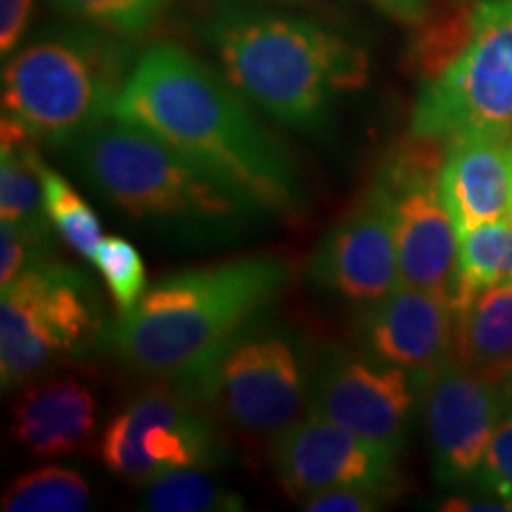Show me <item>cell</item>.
Segmentation results:
<instances>
[{
  "instance_id": "obj_5",
  "label": "cell",
  "mask_w": 512,
  "mask_h": 512,
  "mask_svg": "<svg viewBox=\"0 0 512 512\" xmlns=\"http://www.w3.org/2000/svg\"><path fill=\"white\" fill-rule=\"evenodd\" d=\"M76 169L131 221L230 235L264 211L131 121L107 117L72 143Z\"/></svg>"
},
{
  "instance_id": "obj_18",
  "label": "cell",
  "mask_w": 512,
  "mask_h": 512,
  "mask_svg": "<svg viewBox=\"0 0 512 512\" xmlns=\"http://www.w3.org/2000/svg\"><path fill=\"white\" fill-rule=\"evenodd\" d=\"M453 309V358L491 380H508L512 375V285L486 287Z\"/></svg>"
},
{
  "instance_id": "obj_15",
  "label": "cell",
  "mask_w": 512,
  "mask_h": 512,
  "mask_svg": "<svg viewBox=\"0 0 512 512\" xmlns=\"http://www.w3.org/2000/svg\"><path fill=\"white\" fill-rule=\"evenodd\" d=\"M456 309L437 294L399 285L380 302L361 306L358 347L411 373L418 384L453 358Z\"/></svg>"
},
{
  "instance_id": "obj_2",
  "label": "cell",
  "mask_w": 512,
  "mask_h": 512,
  "mask_svg": "<svg viewBox=\"0 0 512 512\" xmlns=\"http://www.w3.org/2000/svg\"><path fill=\"white\" fill-rule=\"evenodd\" d=\"M197 34L221 74L280 126L320 131L342 95L368 83V53L311 17L242 0H216Z\"/></svg>"
},
{
  "instance_id": "obj_19",
  "label": "cell",
  "mask_w": 512,
  "mask_h": 512,
  "mask_svg": "<svg viewBox=\"0 0 512 512\" xmlns=\"http://www.w3.org/2000/svg\"><path fill=\"white\" fill-rule=\"evenodd\" d=\"M38 157L36 145L24 140H3L0 145V221L53 238L55 228L43 207Z\"/></svg>"
},
{
  "instance_id": "obj_29",
  "label": "cell",
  "mask_w": 512,
  "mask_h": 512,
  "mask_svg": "<svg viewBox=\"0 0 512 512\" xmlns=\"http://www.w3.org/2000/svg\"><path fill=\"white\" fill-rule=\"evenodd\" d=\"M34 0H0V55L10 57L22 46Z\"/></svg>"
},
{
  "instance_id": "obj_14",
  "label": "cell",
  "mask_w": 512,
  "mask_h": 512,
  "mask_svg": "<svg viewBox=\"0 0 512 512\" xmlns=\"http://www.w3.org/2000/svg\"><path fill=\"white\" fill-rule=\"evenodd\" d=\"M306 275L316 290L358 306L401 285L392 223L373 183L313 247Z\"/></svg>"
},
{
  "instance_id": "obj_27",
  "label": "cell",
  "mask_w": 512,
  "mask_h": 512,
  "mask_svg": "<svg viewBox=\"0 0 512 512\" xmlns=\"http://www.w3.org/2000/svg\"><path fill=\"white\" fill-rule=\"evenodd\" d=\"M50 245L53 238H43L15 223L0 221V287L10 285L38 259L50 256Z\"/></svg>"
},
{
  "instance_id": "obj_31",
  "label": "cell",
  "mask_w": 512,
  "mask_h": 512,
  "mask_svg": "<svg viewBox=\"0 0 512 512\" xmlns=\"http://www.w3.org/2000/svg\"><path fill=\"white\" fill-rule=\"evenodd\" d=\"M503 384H505V392H508V394L512 396V375H510V377H508V380H505Z\"/></svg>"
},
{
  "instance_id": "obj_22",
  "label": "cell",
  "mask_w": 512,
  "mask_h": 512,
  "mask_svg": "<svg viewBox=\"0 0 512 512\" xmlns=\"http://www.w3.org/2000/svg\"><path fill=\"white\" fill-rule=\"evenodd\" d=\"M0 508L5 512H83L91 508V486L72 467L43 465L12 479Z\"/></svg>"
},
{
  "instance_id": "obj_20",
  "label": "cell",
  "mask_w": 512,
  "mask_h": 512,
  "mask_svg": "<svg viewBox=\"0 0 512 512\" xmlns=\"http://www.w3.org/2000/svg\"><path fill=\"white\" fill-rule=\"evenodd\" d=\"M512 285V221L484 223L458 235L453 306L486 287Z\"/></svg>"
},
{
  "instance_id": "obj_4",
  "label": "cell",
  "mask_w": 512,
  "mask_h": 512,
  "mask_svg": "<svg viewBox=\"0 0 512 512\" xmlns=\"http://www.w3.org/2000/svg\"><path fill=\"white\" fill-rule=\"evenodd\" d=\"M128 38L91 24H55L5 57L3 140L72 145L107 119L131 74Z\"/></svg>"
},
{
  "instance_id": "obj_28",
  "label": "cell",
  "mask_w": 512,
  "mask_h": 512,
  "mask_svg": "<svg viewBox=\"0 0 512 512\" xmlns=\"http://www.w3.org/2000/svg\"><path fill=\"white\" fill-rule=\"evenodd\" d=\"M392 498L373 486H328L299 498V508L309 512H375L387 508Z\"/></svg>"
},
{
  "instance_id": "obj_24",
  "label": "cell",
  "mask_w": 512,
  "mask_h": 512,
  "mask_svg": "<svg viewBox=\"0 0 512 512\" xmlns=\"http://www.w3.org/2000/svg\"><path fill=\"white\" fill-rule=\"evenodd\" d=\"M171 0H50L55 12L72 22L91 24L121 38H138L150 31Z\"/></svg>"
},
{
  "instance_id": "obj_3",
  "label": "cell",
  "mask_w": 512,
  "mask_h": 512,
  "mask_svg": "<svg viewBox=\"0 0 512 512\" xmlns=\"http://www.w3.org/2000/svg\"><path fill=\"white\" fill-rule=\"evenodd\" d=\"M278 256H242L166 275L119 313L110 347L136 373L188 384L254 328L287 287Z\"/></svg>"
},
{
  "instance_id": "obj_13",
  "label": "cell",
  "mask_w": 512,
  "mask_h": 512,
  "mask_svg": "<svg viewBox=\"0 0 512 512\" xmlns=\"http://www.w3.org/2000/svg\"><path fill=\"white\" fill-rule=\"evenodd\" d=\"M434 475L453 484L477 477L505 401V384L465 368L456 358L420 384Z\"/></svg>"
},
{
  "instance_id": "obj_26",
  "label": "cell",
  "mask_w": 512,
  "mask_h": 512,
  "mask_svg": "<svg viewBox=\"0 0 512 512\" xmlns=\"http://www.w3.org/2000/svg\"><path fill=\"white\" fill-rule=\"evenodd\" d=\"M508 394V392H505ZM479 479L489 491H494L503 503H512V396L508 394L501 418L496 422L494 437L486 448L484 463L479 467ZM512 508V505H510Z\"/></svg>"
},
{
  "instance_id": "obj_10",
  "label": "cell",
  "mask_w": 512,
  "mask_h": 512,
  "mask_svg": "<svg viewBox=\"0 0 512 512\" xmlns=\"http://www.w3.org/2000/svg\"><path fill=\"white\" fill-rule=\"evenodd\" d=\"M100 458L114 475L147 484L166 470L214 467L230 458V448L207 406L178 384L133 396L107 422Z\"/></svg>"
},
{
  "instance_id": "obj_7",
  "label": "cell",
  "mask_w": 512,
  "mask_h": 512,
  "mask_svg": "<svg viewBox=\"0 0 512 512\" xmlns=\"http://www.w3.org/2000/svg\"><path fill=\"white\" fill-rule=\"evenodd\" d=\"M102 332L100 304L79 268L43 256L0 297V382L5 392L74 361Z\"/></svg>"
},
{
  "instance_id": "obj_21",
  "label": "cell",
  "mask_w": 512,
  "mask_h": 512,
  "mask_svg": "<svg viewBox=\"0 0 512 512\" xmlns=\"http://www.w3.org/2000/svg\"><path fill=\"white\" fill-rule=\"evenodd\" d=\"M140 508L152 512H238L245 501L238 491L216 482L204 467L166 470L143 484Z\"/></svg>"
},
{
  "instance_id": "obj_9",
  "label": "cell",
  "mask_w": 512,
  "mask_h": 512,
  "mask_svg": "<svg viewBox=\"0 0 512 512\" xmlns=\"http://www.w3.org/2000/svg\"><path fill=\"white\" fill-rule=\"evenodd\" d=\"M446 143L418 138L389 152L373 176L387 209L399 256L401 285L453 302L458 280V230L441 195Z\"/></svg>"
},
{
  "instance_id": "obj_23",
  "label": "cell",
  "mask_w": 512,
  "mask_h": 512,
  "mask_svg": "<svg viewBox=\"0 0 512 512\" xmlns=\"http://www.w3.org/2000/svg\"><path fill=\"white\" fill-rule=\"evenodd\" d=\"M38 174L43 185V207L55 233L76 256L93 261L95 249L105 238L98 214L86 202V197L62 174L50 169L41 157H38Z\"/></svg>"
},
{
  "instance_id": "obj_25",
  "label": "cell",
  "mask_w": 512,
  "mask_h": 512,
  "mask_svg": "<svg viewBox=\"0 0 512 512\" xmlns=\"http://www.w3.org/2000/svg\"><path fill=\"white\" fill-rule=\"evenodd\" d=\"M93 264L105 280L119 313L131 311L147 290L145 261L138 247L121 235H105L95 249Z\"/></svg>"
},
{
  "instance_id": "obj_1",
  "label": "cell",
  "mask_w": 512,
  "mask_h": 512,
  "mask_svg": "<svg viewBox=\"0 0 512 512\" xmlns=\"http://www.w3.org/2000/svg\"><path fill=\"white\" fill-rule=\"evenodd\" d=\"M112 117L150 131L264 214L304 207L294 159L254 105L178 43H155L136 57Z\"/></svg>"
},
{
  "instance_id": "obj_30",
  "label": "cell",
  "mask_w": 512,
  "mask_h": 512,
  "mask_svg": "<svg viewBox=\"0 0 512 512\" xmlns=\"http://www.w3.org/2000/svg\"><path fill=\"white\" fill-rule=\"evenodd\" d=\"M377 8H382L387 15H392L401 22L415 24L425 19L430 10V0H373Z\"/></svg>"
},
{
  "instance_id": "obj_6",
  "label": "cell",
  "mask_w": 512,
  "mask_h": 512,
  "mask_svg": "<svg viewBox=\"0 0 512 512\" xmlns=\"http://www.w3.org/2000/svg\"><path fill=\"white\" fill-rule=\"evenodd\" d=\"M418 138L512 133V0H484L456 50L422 81L411 114Z\"/></svg>"
},
{
  "instance_id": "obj_16",
  "label": "cell",
  "mask_w": 512,
  "mask_h": 512,
  "mask_svg": "<svg viewBox=\"0 0 512 512\" xmlns=\"http://www.w3.org/2000/svg\"><path fill=\"white\" fill-rule=\"evenodd\" d=\"M98 403L76 375H50L24 384L10 413V437L31 458L72 456L93 444Z\"/></svg>"
},
{
  "instance_id": "obj_11",
  "label": "cell",
  "mask_w": 512,
  "mask_h": 512,
  "mask_svg": "<svg viewBox=\"0 0 512 512\" xmlns=\"http://www.w3.org/2000/svg\"><path fill=\"white\" fill-rule=\"evenodd\" d=\"M420 384L366 349L330 347L313 366L309 411L403 453Z\"/></svg>"
},
{
  "instance_id": "obj_12",
  "label": "cell",
  "mask_w": 512,
  "mask_h": 512,
  "mask_svg": "<svg viewBox=\"0 0 512 512\" xmlns=\"http://www.w3.org/2000/svg\"><path fill=\"white\" fill-rule=\"evenodd\" d=\"M268 465L292 501L328 486H373L389 496L401 491L399 453L313 411L275 434Z\"/></svg>"
},
{
  "instance_id": "obj_8",
  "label": "cell",
  "mask_w": 512,
  "mask_h": 512,
  "mask_svg": "<svg viewBox=\"0 0 512 512\" xmlns=\"http://www.w3.org/2000/svg\"><path fill=\"white\" fill-rule=\"evenodd\" d=\"M249 439H273L309 408L311 373L290 335L254 328L200 377L178 384Z\"/></svg>"
},
{
  "instance_id": "obj_32",
  "label": "cell",
  "mask_w": 512,
  "mask_h": 512,
  "mask_svg": "<svg viewBox=\"0 0 512 512\" xmlns=\"http://www.w3.org/2000/svg\"><path fill=\"white\" fill-rule=\"evenodd\" d=\"M510 221H512V219H510Z\"/></svg>"
},
{
  "instance_id": "obj_17",
  "label": "cell",
  "mask_w": 512,
  "mask_h": 512,
  "mask_svg": "<svg viewBox=\"0 0 512 512\" xmlns=\"http://www.w3.org/2000/svg\"><path fill=\"white\" fill-rule=\"evenodd\" d=\"M441 195L458 235L484 223L512 219V133L448 140L441 162Z\"/></svg>"
}]
</instances>
